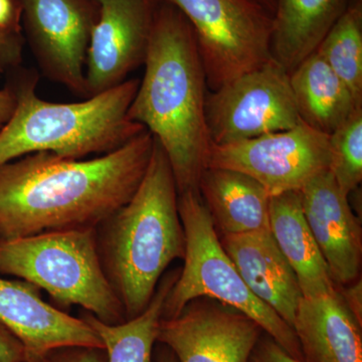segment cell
I'll use <instances>...</instances> for the list:
<instances>
[{
  "instance_id": "cell-28",
  "label": "cell",
  "mask_w": 362,
  "mask_h": 362,
  "mask_svg": "<svg viewBox=\"0 0 362 362\" xmlns=\"http://www.w3.org/2000/svg\"><path fill=\"white\" fill-rule=\"evenodd\" d=\"M21 11L18 0H0V30L21 32Z\"/></svg>"
},
{
  "instance_id": "cell-2",
  "label": "cell",
  "mask_w": 362,
  "mask_h": 362,
  "mask_svg": "<svg viewBox=\"0 0 362 362\" xmlns=\"http://www.w3.org/2000/svg\"><path fill=\"white\" fill-rule=\"evenodd\" d=\"M144 66L128 115L161 145L178 194L199 190L211 147L206 71L192 25L168 0L157 9Z\"/></svg>"
},
{
  "instance_id": "cell-21",
  "label": "cell",
  "mask_w": 362,
  "mask_h": 362,
  "mask_svg": "<svg viewBox=\"0 0 362 362\" xmlns=\"http://www.w3.org/2000/svg\"><path fill=\"white\" fill-rule=\"evenodd\" d=\"M180 271L177 269L161 278L148 306L141 314L129 320L107 324L83 311L80 317L101 338L108 362H156L154 345L163 318L164 302Z\"/></svg>"
},
{
  "instance_id": "cell-1",
  "label": "cell",
  "mask_w": 362,
  "mask_h": 362,
  "mask_svg": "<svg viewBox=\"0 0 362 362\" xmlns=\"http://www.w3.org/2000/svg\"><path fill=\"white\" fill-rule=\"evenodd\" d=\"M154 137L144 130L90 159L37 152L0 165V239L97 228L144 177Z\"/></svg>"
},
{
  "instance_id": "cell-9",
  "label": "cell",
  "mask_w": 362,
  "mask_h": 362,
  "mask_svg": "<svg viewBox=\"0 0 362 362\" xmlns=\"http://www.w3.org/2000/svg\"><path fill=\"white\" fill-rule=\"evenodd\" d=\"M329 136L301 122L292 129L228 143L211 144L207 168L249 175L268 194L299 192L329 171Z\"/></svg>"
},
{
  "instance_id": "cell-20",
  "label": "cell",
  "mask_w": 362,
  "mask_h": 362,
  "mask_svg": "<svg viewBox=\"0 0 362 362\" xmlns=\"http://www.w3.org/2000/svg\"><path fill=\"white\" fill-rule=\"evenodd\" d=\"M290 86L302 122L331 135L362 103L317 52L290 73Z\"/></svg>"
},
{
  "instance_id": "cell-13",
  "label": "cell",
  "mask_w": 362,
  "mask_h": 362,
  "mask_svg": "<svg viewBox=\"0 0 362 362\" xmlns=\"http://www.w3.org/2000/svg\"><path fill=\"white\" fill-rule=\"evenodd\" d=\"M0 322L25 345L26 362H40L45 354L59 347H104L99 335L81 317L71 316L45 302L35 285L2 275Z\"/></svg>"
},
{
  "instance_id": "cell-8",
  "label": "cell",
  "mask_w": 362,
  "mask_h": 362,
  "mask_svg": "<svg viewBox=\"0 0 362 362\" xmlns=\"http://www.w3.org/2000/svg\"><path fill=\"white\" fill-rule=\"evenodd\" d=\"M206 121L211 144L252 139L296 127L302 122L290 74L272 58L207 94Z\"/></svg>"
},
{
  "instance_id": "cell-10",
  "label": "cell",
  "mask_w": 362,
  "mask_h": 362,
  "mask_svg": "<svg viewBox=\"0 0 362 362\" xmlns=\"http://www.w3.org/2000/svg\"><path fill=\"white\" fill-rule=\"evenodd\" d=\"M21 25L47 78L87 96L86 62L96 23L94 0H18Z\"/></svg>"
},
{
  "instance_id": "cell-29",
  "label": "cell",
  "mask_w": 362,
  "mask_h": 362,
  "mask_svg": "<svg viewBox=\"0 0 362 362\" xmlns=\"http://www.w3.org/2000/svg\"><path fill=\"white\" fill-rule=\"evenodd\" d=\"M346 289L338 287L340 294L349 307V310L356 317L359 323L362 322V289L361 280H356L351 284L346 285Z\"/></svg>"
},
{
  "instance_id": "cell-6",
  "label": "cell",
  "mask_w": 362,
  "mask_h": 362,
  "mask_svg": "<svg viewBox=\"0 0 362 362\" xmlns=\"http://www.w3.org/2000/svg\"><path fill=\"white\" fill-rule=\"evenodd\" d=\"M178 213L185 235V265L164 302L163 318L178 315L192 300L211 298L249 316L288 354L304 361L291 326L252 294L221 247L199 190L178 194Z\"/></svg>"
},
{
  "instance_id": "cell-30",
  "label": "cell",
  "mask_w": 362,
  "mask_h": 362,
  "mask_svg": "<svg viewBox=\"0 0 362 362\" xmlns=\"http://www.w3.org/2000/svg\"><path fill=\"white\" fill-rule=\"evenodd\" d=\"M16 104V92L13 86L8 85L0 90V130L13 115Z\"/></svg>"
},
{
  "instance_id": "cell-14",
  "label": "cell",
  "mask_w": 362,
  "mask_h": 362,
  "mask_svg": "<svg viewBox=\"0 0 362 362\" xmlns=\"http://www.w3.org/2000/svg\"><path fill=\"white\" fill-rule=\"evenodd\" d=\"M307 223L337 287L358 280L362 232L358 218L329 171L317 175L299 190Z\"/></svg>"
},
{
  "instance_id": "cell-24",
  "label": "cell",
  "mask_w": 362,
  "mask_h": 362,
  "mask_svg": "<svg viewBox=\"0 0 362 362\" xmlns=\"http://www.w3.org/2000/svg\"><path fill=\"white\" fill-rule=\"evenodd\" d=\"M40 362H108V356L104 347L73 345L52 350Z\"/></svg>"
},
{
  "instance_id": "cell-5",
  "label": "cell",
  "mask_w": 362,
  "mask_h": 362,
  "mask_svg": "<svg viewBox=\"0 0 362 362\" xmlns=\"http://www.w3.org/2000/svg\"><path fill=\"white\" fill-rule=\"evenodd\" d=\"M0 275L44 290L63 311L78 306L102 322L126 321L100 262L96 228L0 239Z\"/></svg>"
},
{
  "instance_id": "cell-18",
  "label": "cell",
  "mask_w": 362,
  "mask_h": 362,
  "mask_svg": "<svg viewBox=\"0 0 362 362\" xmlns=\"http://www.w3.org/2000/svg\"><path fill=\"white\" fill-rule=\"evenodd\" d=\"M199 189L221 235L270 230L271 195L249 175L230 169L207 168Z\"/></svg>"
},
{
  "instance_id": "cell-19",
  "label": "cell",
  "mask_w": 362,
  "mask_h": 362,
  "mask_svg": "<svg viewBox=\"0 0 362 362\" xmlns=\"http://www.w3.org/2000/svg\"><path fill=\"white\" fill-rule=\"evenodd\" d=\"M350 0H276L272 58L291 73L316 51Z\"/></svg>"
},
{
  "instance_id": "cell-23",
  "label": "cell",
  "mask_w": 362,
  "mask_h": 362,
  "mask_svg": "<svg viewBox=\"0 0 362 362\" xmlns=\"http://www.w3.org/2000/svg\"><path fill=\"white\" fill-rule=\"evenodd\" d=\"M329 173L350 197L362 180V107L329 135Z\"/></svg>"
},
{
  "instance_id": "cell-4",
  "label": "cell",
  "mask_w": 362,
  "mask_h": 362,
  "mask_svg": "<svg viewBox=\"0 0 362 362\" xmlns=\"http://www.w3.org/2000/svg\"><path fill=\"white\" fill-rule=\"evenodd\" d=\"M139 81L126 80L76 103L42 99L33 76L11 84L16 104L0 130V165L37 152L85 159L122 146L146 130L128 115Z\"/></svg>"
},
{
  "instance_id": "cell-11",
  "label": "cell",
  "mask_w": 362,
  "mask_h": 362,
  "mask_svg": "<svg viewBox=\"0 0 362 362\" xmlns=\"http://www.w3.org/2000/svg\"><path fill=\"white\" fill-rule=\"evenodd\" d=\"M96 23L86 62L87 98L127 80L144 65L161 0H94Z\"/></svg>"
},
{
  "instance_id": "cell-15",
  "label": "cell",
  "mask_w": 362,
  "mask_h": 362,
  "mask_svg": "<svg viewBox=\"0 0 362 362\" xmlns=\"http://www.w3.org/2000/svg\"><path fill=\"white\" fill-rule=\"evenodd\" d=\"M220 240L252 294L293 328L303 294L271 230L221 235Z\"/></svg>"
},
{
  "instance_id": "cell-32",
  "label": "cell",
  "mask_w": 362,
  "mask_h": 362,
  "mask_svg": "<svg viewBox=\"0 0 362 362\" xmlns=\"http://www.w3.org/2000/svg\"><path fill=\"white\" fill-rule=\"evenodd\" d=\"M256 1L265 7L267 11H270L272 16H273L274 11H275L276 0H256Z\"/></svg>"
},
{
  "instance_id": "cell-16",
  "label": "cell",
  "mask_w": 362,
  "mask_h": 362,
  "mask_svg": "<svg viewBox=\"0 0 362 362\" xmlns=\"http://www.w3.org/2000/svg\"><path fill=\"white\" fill-rule=\"evenodd\" d=\"M293 330L305 362H362L361 324L338 287L315 297H302Z\"/></svg>"
},
{
  "instance_id": "cell-27",
  "label": "cell",
  "mask_w": 362,
  "mask_h": 362,
  "mask_svg": "<svg viewBox=\"0 0 362 362\" xmlns=\"http://www.w3.org/2000/svg\"><path fill=\"white\" fill-rule=\"evenodd\" d=\"M0 362H26L25 345L2 322H0Z\"/></svg>"
},
{
  "instance_id": "cell-26",
  "label": "cell",
  "mask_w": 362,
  "mask_h": 362,
  "mask_svg": "<svg viewBox=\"0 0 362 362\" xmlns=\"http://www.w3.org/2000/svg\"><path fill=\"white\" fill-rule=\"evenodd\" d=\"M247 362H305L288 354L273 338L267 333L259 337Z\"/></svg>"
},
{
  "instance_id": "cell-17",
  "label": "cell",
  "mask_w": 362,
  "mask_h": 362,
  "mask_svg": "<svg viewBox=\"0 0 362 362\" xmlns=\"http://www.w3.org/2000/svg\"><path fill=\"white\" fill-rule=\"evenodd\" d=\"M270 230L298 279L303 297H315L334 291L337 286L302 209L299 192L271 197Z\"/></svg>"
},
{
  "instance_id": "cell-25",
  "label": "cell",
  "mask_w": 362,
  "mask_h": 362,
  "mask_svg": "<svg viewBox=\"0 0 362 362\" xmlns=\"http://www.w3.org/2000/svg\"><path fill=\"white\" fill-rule=\"evenodd\" d=\"M23 37L21 32L0 30V74L18 68L23 61Z\"/></svg>"
},
{
  "instance_id": "cell-7",
  "label": "cell",
  "mask_w": 362,
  "mask_h": 362,
  "mask_svg": "<svg viewBox=\"0 0 362 362\" xmlns=\"http://www.w3.org/2000/svg\"><path fill=\"white\" fill-rule=\"evenodd\" d=\"M168 1L192 25L211 90L272 59L273 16L256 0Z\"/></svg>"
},
{
  "instance_id": "cell-12",
  "label": "cell",
  "mask_w": 362,
  "mask_h": 362,
  "mask_svg": "<svg viewBox=\"0 0 362 362\" xmlns=\"http://www.w3.org/2000/svg\"><path fill=\"white\" fill-rule=\"evenodd\" d=\"M263 329L232 306L211 298L192 300L171 318H162L157 342L178 362H247Z\"/></svg>"
},
{
  "instance_id": "cell-22",
  "label": "cell",
  "mask_w": 362,
  "mask_h": 362,
  "mask_svg": "<svg viewBox=\"0 0 362 362\" xmlns=\"http://www.w3.org/2000/svg\"><path fill=\"white\" fill-rule=\"evenodd\" d=\"M315 52L362 103V0H350Z\"/></svg>"
},
{
  "instance_id": "cell-3",
  "label": "cell",
  "mask_w": 362,
  "mask_h": 362,
  "mask_svg": "<svg viewBox=\"0 0 362 362\" xmlns=\"http://www.w3.org/2000/svg\"><path fill=\"white\" fill-rule=\"evenodd\" d=\"M96 239L105 276L126 320L134 318L148 306L168 267L185 255L175 175L156 138L141 183L97 226Z\"/></svg>"
},
{
  "instance_id": "cell-31",
  "label": "cell",
  "mask_w": 362,
  "mask_h": 362,
  "mask_svg": "<svg viewBox=\"0 0 362 362\" xmlns=\"http://www.w3.org/2000/svg\"><path fill=\"white\" fill-rule=\"evenodd\" d=\"M160 344V343H159ZM156 362H178L177 358L173 352L171 351L168 347L164 346L160 344L158 351H157V356L156 357Z\"/></svg>"
}]
</instances>
